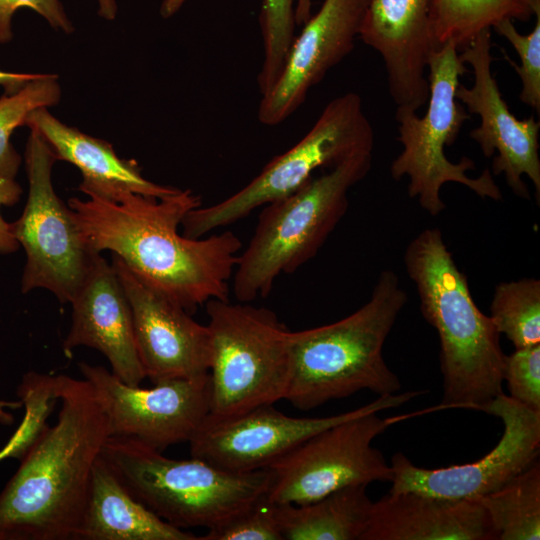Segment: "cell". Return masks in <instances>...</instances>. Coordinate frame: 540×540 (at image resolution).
I'll return each mask as SVG.
<instances>
[{"label":"cell","instance_id":"obj_1","mask_svg":"<svg viewBox=\"0 0 540 540\" xmlns=\"http://www.w3.org/2000/svg\"><path fill=\"white\" fill-rule=\"evenodd\" d=\"M80 232L94 253L108 250L152 290L190 314L212 299H229L242 242L231 231L189 238L178 232L200 196L179 189L163 198L133 192L116 200L71 198Z\"/></svg>","mask_w":540,"mask_h":540},{"label":"cell","instance_id":"obj_2","mask_svg":"<svg viewBox=\"0 0 540 540\" xmlns=\"http://www.w3.org/2000/svg\"><path fill=\"white\" fill-rule=\"evenodd\" d=\"M57 378V421L43 428L0 493V540H74L81 523L110 431L91 384Z\"/></svg>","mask_w":540,"mask_h":540},{"label":"cell","instance_id":"obj_3","mask_svg":"<svg viewBox=\"0 0 540 540\" xmlns=\"http://www.w3.org/2000/svg\"><path fill=\"white\" fill-rule=\"evenodd\" d=\"M406 272L415 284L425 320L438 334L443 408L482 411L503 393L506 355L490 316L475 304L440 229L422 230L407 245Z\"/></svg>","mask_w":540,"mask_h":540},{"label":"cell","instance_id":"obj_4","mask_svg":"<svg viewBox=\"0 0 540 540\" xmlns=\"http://www.w3.org/2000/svg\"><path fill=\"white\" fill-rule=\"evenodd\" d=\"M408 296L393 270H383L370 299L334 323L290 333L291 377L285 400L300 410L361 390L401 389L383 357L385 341Z\"/></svg>","mask_w":540,"mask_h":540},{"label":"cell","instance_id":"obj_5","mask_svg":"<svg viewBox=\"0 0 540 540\" xmlns=\"http://www.w3.org/2000/svg\"><path fill=\"white\" fill-rule=\"evenodd\" d=\"M101 457L133 497L180 528H216L267 496L268 468L236 473L202 459H171L130 438L110 436Z\"/></svg>","mask_w":540,"mask_h":540},{"label":"cell","instance_id":"obj_6","mask_svg":"<svg viewBox=\"0 0 540 540\" xmlns=\"http://www.w3.org/2000/svg\"><path fill=\"white\" fill-rule=\"evenodd\" d=\"M372 152H358L262 207L232 277L237 301L267 297L281 274L294 273L318 253L348 209L349 190L369 173Z\"/></svg>","mask_w":540,"mask_h":540},{"label":"cell","instance_id":"obj_7","mask_svg":"<svg viewBox=\"0 0 540 540\" xmlns=\"http://www.w3.org/2000/svg\"><path fill=\"white\" fill-rule=\"evenodd\" d=\"M452 42L435 49L428 58L429 96L423 116L416 111L397 107L398 141L402 151L390 165L391 177L399 181L409 179L407 192L431 216L439 215L446 204L441 198V188L452 182L466 186L481 198L494 201L502 199L499 186L487 168L480 176L470 177L475 170L472 159L463 156L451 162L444 150L452 145L470 114L456 99L455 92L460 77L467 69Z\"/></svg>","mask_w":540,"mask_h":540},{"label":"cell","instance_id":"obj_8","mask_svg":"<svg viewBox=\"0 0 540 540\" xmlns=\"http://www.w3.org/2000/svg\"><path fill=\"white\" fill-rule=\"evenodd\" d=\"M211 358L208 420L237 416L285 399L290 333L270 309L212 299L206 304Z\"/></svg>","mask_w":540,"mask_h":540},{"label":"cell","instance_id":"obj_9","mask_svg":"<svg viewBox=\"0 0 540 540\" xmlns=\"http://www.w3.org/2000/svg\"><path fill=\"white\" fill-rule=\"evenodd\" d=\"M373 147L374 131L360 95H340L324 107L295 145L269 161L243 188L218 203L189 211L181 223L183 235L200 238L231 225L255 209L295 192L318 169H330Z\"/></svg>","mask_w":540,"mask_h":540},{"label":"cell","instance_id":"obj_10","mask_svg":"<svg viewBox=\"0 0 540 540\" xmlns=\"http://www.w3.org/2000/svg\"><path fill=\"white\" fill-rule=\"evenodd\" d=\"M24 161L28 198L22 215L11 223L26 255L21 292L43 288L61 303H71L99 253L89 249L72 209L56 194L52 184L56 156L34 129H30Z\"/></svg>","mask_w":540,"mask_h":540},{"label":"cell","instance_id":"obj_11","mask_svg":"<svg viewBox=\"0 0 540 540\" xmlns=\"http://www.w3.org/2000/svg\"><path fill=\"white\" fill-rule=\"evenodd\" d=\"M434 410L390 418L368 412L316 433L267 467L272 474L268 501L303 505L347 486L391 482V465L373 440L395 423Z\"/></svg>","mask_w":540,"mask_h":540},{"label":"cell","instance_id":"obj_12","mask_svg":"<svg viewBox=\"0 0 540 540\" xmlns=\"http://www.w3.org/2000/svg\"><path fill=\"white\" fill-rule=\"evenodd\" d=\"M79 369L102 403L110 436L134 439L163 452L189 442L209 415V375L141 388L124 383L103 366L81 362Z\"/></svg>","mask_w":540,"mask_h":540},{"label":"cell","instance_id":"obj_13","mask_svg":"<svg viewBox=\"0 0 540 540\" xmlns=\"http://www.w3.org/2000/svg\"><path fill=\"white\" fill-rule=\"evenodd\" d=\"M423 393L378 396L364 406L326 417H291L269 404L222 420L206 418L189 441L190 454L230 472L264 469L330 426L363 413L399 407Z\"/></svg>","mask_w":540,"mask_h":540},{"label":"cell","instance_id":"obj_14","mask_svg":"<svg viewBox=\"0 0 540 540\" xmlns=\"http://www.w3.org/2000/svg\"><path fill=\"white\" fill-rule=\"evenodd\" d=\"M503 423L498 444L483 458L437 469L414 465L403 453L391 458L390 493L417 492L445 499H475L489 494L525 470L540 452V411L499 394L482 410Z\"/></svg>","mask_w":540,"mask_h":540},{"label":"cell","instance_id":"obj_15","mask_svg":"<svg viewBox=\"0 0 540 540\" xmlns=\"http://www.w3.org/2000/svg\"><path fill=\"white\" fill-rule=\"evenodd\" d=\"M492 37L490 29L483 30L459 54L463 63L471 66L472 87L459 83L455 97L466 111L480 117V125L470 131L486 158L492 161V174H503L507 185L518 197L530 199L523 176H527L540 204V122L534 116L520 120L503 99L491 65Z\"/></svg>","mask_w":540,"mask_h":540},{"label":"cell","instance_id":"obj_16","mask_svg":"<svg viewBox=\"0 0 540 540\" xmlns=\"http://www.w3.org/2000/svg\"><path fill=\"white\" fill-rule=\"evenodd\" d=\"M112 265L127 295L138 355L153 384L209 375L211 346L207 325L138 279L115 255Z\"/></svg>","mask_w":540,"mask_h":540},{"label":"cell","instance_id":"obj_17","mask_svg":"<svg viewBox=\"0 0 540 540\" xmlns=\"http://www.w3.org/2000/svg\"><path fill=\"white\" fill-rule=\"evenodd\" d=\"M369 0H324L303 24L273 87L261 97L258 119L276 126L305 102L309 91L354 49Z\"/></svg>","mask_w":540,"mask_h":540},{"label":"cell","instance_id":"obj_18","mask_svg":"<svg viewBox=\"0 0 540 540\" xmlns=\"http://www.w3.org/2000/svg\"><path fill=\"white\" fill-rule=\"evenodd\" d=\"M432 7L433 0H369L358 34L381 56L394 103L416 112L429 96Z\"/></svg>","mask_w":540,"mask_h":540},{"label":"cell","instance_id":"obj_19","mask_svg":"<svg viewBox=\"0 0 540 540\" xmlns=\"http://www.w3.org/2000/svg\"><path fill=\"white\" fill-rule=\"evenodd\" d=\"M72 324L63 341L68 356L79 346L100 351L111 372L124 383L140 386L146 378L134 332L132 310L113 267L101 254L93 260L81 288L71 301Z\"/></svg>","mask_w":540,"mask_h":540},{"label":"cell","instance_id":"obj_20","mask_svg":"<svg viewBox=\"0 0 540 540\" xmlns=\"http://www.w3.org/2000/svg\"><path fill=\"white\" fill-rule=\"evenodd\" d=\"M361 540H496V536L478 500L407 491L389 492L372 503Z\"/></svg>","mask_w":540,"mask_h":540},{"label":"cell","instance_id":"obj_21","mask_svg":"<svg viewBox=\"0 0 540 540\" xmlns=\"http://www.w3.org/2000/svg\"><path fill=\"white\" fill-rule=\"evenodd\" d=\"M25 126L47 141L57 161H67L79 169L82 182L78 189L88 197L114 201L122 193L133 192L163 198L179 190L147 180L136 161L118 157L109 142L64 124L45 107L32 111Z\"/></svg>","mask_w":540,"mask_h":540},{"label":"cell","instance_id":"obj_22","mask_svg":"<svg viewBox=\"0 0 540 540\" xmlns=\"http://www.w3.org/2000/svg\"><path fill=\"white\" fill-rule=\"evenodd\" d=\"M74 540H199V536L167 523L133 497L100 454Z\"/></svg>","mask_w":540,"mask_h":540},{"label":"cell","instance_id":"obj_23","mask_svg":"<svg viewBox=\"0 0 540 540\" xmlns=\"http://www.w3.org/2000/svg\"><path fill=\"white\" fill-rule=\"evenodd\" d=\"M367 485H351L303 504H275L283 540H361L372 501Z\"/></svg>","mask_w":540,"mask_h":540},{"label":"cell","instance_id":"obj_24","mask_svg":"<svg viewBox=\"0 0 540 540\" xmlns=\"http://www.w3.org/2000/svg\"><path fill=\"white\" fill-rule=\"evenodd\" d=\"M538 10L540 0H433L435 46L452 42L461 51L481 31L505 19L529 21Z\"/></svg>","mask_w":540,"mask_h":540},{"label":"cell","instance_id":"obj_25","mask_svg":"<svg viewBox=\"0 0 540 540\" xmlns=\"http://www.w3.org/2000/svg\"><path fill=\"white\" fill-rule=\"evenodd\" d=\"M486 510L496 540L540 539V462L499 489L475 498Z\"/></svg>","mask_w":540,"mask_h":540},{"label":"cell","instance_id":"obj_26","mask_svg":"<svg viewBox=\"0 0 540 540\" xmlns=\"http://www.w3.org/2000/svg\"><path fill=\"white\" fill-rule=\"evenodd\" d=\"M490 318L515 349L540 344V280L523 278L496 285Z\"/></svg>","mask_w":540,"mask_h":540},{"label":"cell","instance_id":"obj_27","mask_svg":"<svg viewBox=\"0 0 540 540\" xmlns=\"http://www.w3.org/2000/svg\"><path fill=\"white\" fill-rule=\"evenodd\" d=\"M60 98L58 77L51 74H38L19 91L0 98V177L14 179L21 164L10 142L13 131L25 125L32 111L54 106Z\"/></svg>","mask_w":540,"mask_h":540},{"label":"cell","instance_id":"obj_28","mask_svg":"<svg viewBox=\"0 0 540 540\" xmlns=\"http://www.w3.org/2000/svg\"><path fill=\"white\" fill-rule=\"evenodd\" d=\"M24 416L13 435L0 449V462L8 458L21 459L34 443L59 401L57 375L30 371L17 388Z\"/></svg>","mask_w":540,"mask_h":540},{"label":"cell","instance_id":"obj_29","mask_svg":"<svg viewBox=\"0 0 540 540\" xmlns=\"http://www.w3.org/2000/svg\"><path fill=\"white\" fill-rule=\"evenodd\" d=\"M296 0H261L259 24L263 41V61L257 76L261 95L279 78L295 38Z\"/></svg>","mask_w":540,"mask_h":540},{"label":"cell","instance_id":"obj_30","mask_svg":"<svg viewBox=\"0 0 540 540\" xmlns=\"http://www.w3.org/2000/svg\"><path fill=\"white\" fill-rule=\"evenodd\" d=\"M536 23L529 34H521L510 19L497 23L493 28L515 49L521 64H517L502 50L507 62L514 68L521 80L519 99L540 112V10L535 13Z\"/></svg>","mask_w":540,"mask_h":540},{"label":"cell","instance_id":"obj_31","mask_svg":"<svg viewBox=\"0 0 540 540\" xmlns=\"http://www.w3.org/2000/svg\"><path fill=\"white\" fill-rule=\"evenodd\" d=\"M199 540H283L275 504L264 497Z\"/></svg>","mask_w":540,"mask_h":540},{"label":"cell","instance_id":"obj_32","mask_svg":"<svg viewBox=\"0 0 540 540\" xmlns=\"http://www.w3.org/2000/svg\"><path fill=\"white\" fill-rule=\"evenodd\" d=\"M503 380L510 397L534 411H540V344L518 348L506 355Z\"/></svg>","mask_w":540,"mask_h":540},{"label":"cell","instance_id":"obj_33","mask_svg":"<svg viewBox=\"0 0 540 540\" xmlns=\"http://www.w3.org/2000/svg\"><path fill=\"white\" fill-rule=\"evenodd\" d=\"M22 7L37 12L56 30L68 34L74 30L60 0H0V45L12 40V19Z\"/></svg>","mask_w":540,"mask_h":540},{"label":"cell","instance_id":"obj_34","mask_svg":"<svg viewBox=\"0 0 540 540\" xmlns=\"http://www.w3.org/2000/svg\"><path fill=\"white\" fill-rule=\"evenodd\" d=\"M22 192V187L15 179L0 177V208L1 206L10 207L15 205L19 201ZM19 246L12 232L11 223L5 221L0 212V254L14 253Z\"/></svg>","mask_w":540,"mask_h":540},{"label":"cell","instance_id":"obj_35","mask_svg":"<svg viewBox=\"0 0 540 540\" xmlns=\"http://www.w3.org/2000/svg\"><path fill=\"white\" fill-rule=\"evenodd\" d=\"M37 76L38 74L13 73L0 70V86L3 87L4 94H12L19 91Z\"/></svg>","mask_w":540,"mask_h":540},{"label":"cell","instance_id":"obj_36","mask_svg":"<svg viewBox=\"0 0 540 540\" xmlns=\"http://www.w3.org/2000/svg\"><path fill=\"white\" fill-rule=\"evenodd\" d=\"M312 0H296L295 21L297 25H303L311 16Z\"/></svg>","mask_w":540,"mask_h":540},{"label":"cell","instance_id":"obj_37","mask_svg":"<svg viewBox=\"0 0 540 540\" xmlns=\"http://www.w3.org/2000/svg\"><path fill=\"white\" fill-rule=\"evenodd\" d=\"M19 400V399H18ZM22 402L19 401H7L0 400V423L4 425H9L13 422V415L8 411V409H17L22 408Z\"/></svg>","mask_w":540,"mask_h":540},{"label":"cell","instance_id":"obj_38","mask_svg":"<svg viewBox=\"0 0 540 540\" xmlns=\"http://www.w3.org/2000/svg\"><path fill=\"white\" fill-rule=\"evenodd\" d=\"M187 1L189 0H163L160 6V15L164 19L172 17Z\"/></svg>","mask_w":540,"mask_h":540},{"label":"cell","instance_id":"obj_39","mask_svg":"<svg viewBox=\"0 0 540 540\" xmlns=\"http://www.w3.org/2000/svg\"><path fill=\"white\" fill-rule=\"evenodd\" d=\"M98 14L106 20H113L117 14L115 0H98Z\"/></svg>","mask_w":540,"mask_h":540}]
</instances>
